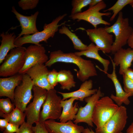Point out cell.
I'll return each mask as SVG.
<instances>
[{
    "instance_id": "cell-1",
    "label": "cell",
    "mask_w": 133,
    "mask_h": 133,
    "mask_svg": "<svg viewBox=\"0 0 133 133\" xmlns=\"http://www.w3.org/2000/svg\"><path fill=\"white\" fill-rule=\"evenodd\" d=\"M57 62L75 64L79 69L77 73V78L83 82L89 77L98 75L95 66L92 61L85 59L74 52L66 53L60 50L51 52L49 60L45 64L47 67H50Z\"/></svg>"
},
{
    "instance_id": "cell-2",
    "label": "cell",
    "mask_w": 133,
    "mask_h": 133,
    "mask_svg": "<svg viewBox=\"0 0 133 133\" xmlns=\"http://www.w3.org/2000/svg\"><path fill=\"white\" fill-rule=\"evenodd\" d=\"M67 15L66 14L60 15L53 19L51 23L45 24L43 30L40 32L33 34L16 38L15 41V44L17 47H20L27 43L40 46L41 45L40 44V42L44 41L47 43V40L50 37L53 38L55 33L59 31V27L65 24L66 21L60 24H58V23Z\"/></svg>"
},
{
    "instance_id": "cell-3",
    "label": "cell",
    "mask_w": 133,
    "mask_h": 133,
    "mask_svg": "<svg viewBox=\"0 0 133 133\" xmlns=\"http://www.w3.org/2000/svg\"><path fill=\"white\" fill-rule=\"evenodd\" d=\"M118 14L116 20L112 25L104 27L107 32L112 33L115 35V39L111 52L114 54L127 44L128 40L133 32V28L130 25L129 18L123 17L122 11Z\"/></svg>"
},
{
    "instance_id": "cell-4",
    "label": "cell",
    "mask_w": 133,
    "mask_h": 133,
    "mask_svg": "<svg viewBox=\"0 0 133 133\" xmlns=\"http://www.w3.org/2000/svg\"><path fill=\"white\" fill-rule=\"evenodd\" d=\"M26 48L18 47L11 50L0 66V76H12L18 74L25 63L24 54Z\"/></svg>"
},
{
    "instance_id": "cell-5",
    "label": "cell",
    "mask_w": 133,
    "mask_h": 133,
    "mask_svg": "<svg viewBox=\"0 0 133 133\" xmlns=\"http://www.w3.org/2000/svg\"><path fill=\"white\" fill-rule=\"evenodd\" d=\"M119 106L109 97H101L96 103L92 121L97 129L102 127L117 110Z\"/></svg>"
},
{
    "instance_id": "cell-6",
    "label": "cell",
    "mask_w": 133,
    "mask_h": 133,
    "mask_svg": "<svg viewBox=\"0 0 133 133\" xmlns=\"http://www.w3.org/2000/svg\"><path fill=\"white\" fill-rule=\"evenodd\" d=\"M62 100L54 89L47 90L46 98L40 113L39 121L43 122L49 119H59L62 112L61 105Z\"/></svg>"
},
{
    "instance_id": "cell-7",
    "label": "cell",
    "mask_w": 133,
    "mask_h": 133,
    "mask_svg": "<svg viewBox=\"0 0 133 133\" xmlns=\"http://www.w3.org/2000/svg\"><path fill=\"white\" fill-rule=\"evenodd\" d=\"M106 6V3L102 0L95 6L89 7L87 10L83 12L70 15L69 17L73 20L76 19L78 21L81 20L86 21L93 25L95 28H97V25L100 24L110 25V23L104 20L102 17H110L112 14L111 13L100 12L101 10L105 9Z\"/></svg>"
},
{
    "instance_id": "cell-8",
    "label": "cell",
    "mask_w": 133,
    "mask_h": 133,
    "mask_svg": "<svg viewBox=\"0 0 133 133\" xmlns=\"http://www.w3.org/2000/svg\"><path fill=\"white\" fill-rule=\"evenodd\" d=\"M33 101L27 107L24 111L26 117V122L32 126L39 121L41 108L46 99L47 90L33 85Z\"/></svg>"
},
{
    "instance_id": "cell-9",
    "label": "cell",
    "mask_w": 133,
    "mask_h": 133,
    "mask_svg": "<svg viewBox=\"0 0 133 133\" xmlns=\"http://www.w3.org/2000/svg\"><path fill=\"white\" fill-rule=\"evenodd\" d=\"M33 85L30 77L25 74H23L21 82L15 90L14 103L23 112H24L27 104L33 97L32 92Z\"/></svg>"
},
{
    "instance_id": "cell-10",
    "label": "cell",
    "mask_w": 133,
    "mask_h": 133,
    "mask_svg": "<svg viewBox=\"0 0 133 133\" xmlns=\"http://www.w3.org/2000/svg\"><path fill=\"white\" fill-rule=\"evenodd\" d=\"M45 47L40 46L31 45L28 47L24 54V65L18 73L23 74L30 68L37 64H44L49 59Z\"/></svg>"
},
{
    "instance_id": "cell-11",
    "label": "cell",
    "mask_w": 133,
    "mask_h": 133,
    "mask_svg": "<svg viewBox=\"0 0 133 133\" xmlns=\"http://www.w3.org/2000/svg\"><path fill=\"white\" fill-rule=\"evenodd\" d=\"M128 116L127 109L121 105L113 116L102 127L95 129L96 133H120L126 124Z\"/></svg>"
},
{
    "instance_id": "cell-12",
    "label": "cell",
    "mask_w": 133,
    "mask_h": 133,
    "mask_svg": "<svg viewBox=\"0 0 133 133\" xmlns=\"http://www.w3.org/2000/svg\"><path fill=\"white\" fill-rule=\"evenodd\" d=\"M85 31L90 40L100 50L104 53L111 52L113 35L107 32L104 27L89 29Z\"/></svg>"
},
{
    "instance_id": "cell-13",
    "label": "cell",
    "mask_w": 133,
    "mask_h": 133,
    "mask_svg": "<svg viewBox=\"0 0 133 133\" xmlns=\"http://www.w3.org/2000/svg\"><path fill=\"white\" fill-rule=\"evenodd\" d=\"M104 95V94L101 91L100 87H99L96 93L85 98L84 100L87 103L84 106H81L79 108L73 122L76 124L81 122L85 123L89 126L93 127L92 116L94 107L96 102L100 98L103 97Z\"/></svg>"
},
{
    "instance_id": "cell-14",
    "label": "cell",
    "mask_w": 133,
    "mask_h": 133,
    "mask_svg": "<svg viewBox=\"0 0 133 133\" xmlns=\"http://www.w3.org/2000/svg\"><path fill=\"white\" fill-rule=\"evenodd\" d=\"M49 70L44 64H37L29 69L25 74L31 79L33 85L47 90L52 89L48 80Z\"/></svg>"
},
{
    "instance_id": "cell-15",
    "label": "cell",
    "mask_w": 133,
    "mask_h": 133,
    "mask_svg": "<svg viewBox=\"0 0 133 133\" xmlns=\"http://www.w3.org/2000/svg\"><path fill=\"white\" fill-rule=\"evenodd\" d=\"M11 12L16 16L19 22L21 31L16 38L24 35H28L35 34L39 32L36 26V21L39 14L38 11L30 16H26L21 14L16 10L15 7H12Z\"/></svg>"
},
{
    "instance_id": "cell-16",
    "label": "cell",
    "mask_w": 133,
    "mask_h": 133,
    "mask_svg": "<svg viewBox=\"0 0 133 133\" xmlns=\"http://www.w3.org/2000/svg\"><path fill=\"white\" fill-rule=\"evenodd\" d=\"M49 133H83L84 127L70 120L66 122H58L49 119L43 122Z\"/></svg>"
},
{
    "instance_id": "cell-17",
    "label": "cell",
    "mask_w": 133,
    "mask_h": 133,
    "mask_svg": "<svg viewBox=\"0 0 133 133\" xmlns=\"http://www.w3.org/2000/svg\"><path fill=\"white\" fill-rule=\"evenodd\" d=\"M112 62L113 70L112 73L109 74L106 72L107 77L111 79L113 82L115 87L116 95L111 94L110 98L114 101L119 106L121 105L123 103L126 105H128L130 103L129 98L133 96V94L131 93L126 92L122 89L121 84L118 80L116 73V66L113 60L110 57Z\"/></svg>"
},
{
    "instance_id": "cell-18",
    "label": "cell",
    "mask_w": 133,
    "mask_h": 133,
    "mask_svg": "<svg viewBox=\"0 0 133 133\" xmlns=\"http://www.w3.org/2000/svg\"><path fill=\"white\" fill-rule=\"evenodd\" d=\"M22 77L23 74L18 73L8 77L0 78V97H6L14 102L15 90L21 82Z\"/></svg>"
},
{
    "instance_id": "cell-19",
    "label": "cell",
    "mask_w": 133,
    "mask_h": 133,
    "mask_svg": "<svg viewBox=\"0 0 133 133\" xmlns=\"http://www.w3.org/2000/svg\"><path fill=\"white\" fill-rule=\"evenodd\" d=\"M113 62L116 66H119V73L122 75L126 70L131 66L133 61V49L122 48L114 54Z\"/></svg>"
},
{
    "instance_id": "cell-20",
    "label": "cell",
    "mask_w": 133,
    "mask_h": 133,
    "mask_svg": "<svg viewBox=\"0 0 133 133\" xmlns=\"http://www.w3.org/2000/svg\"><path fill=\"white\" fill-rule=\"evenodd\" d=\"M93 86V81L90 79L83 82L79 89L77 90L68 93L58 92V93L63 96L62 100L71 97H75L78 98L79 100L83 101L85 98L91 96L98 91L97 89H92Z\"/></svg>"
},
{
    "instance_id": "cell-21",
    "label": "cell",
    "mask_w": 133,
    "mask_h": 133,
    "mask_svg": "<svg viewBox=\"0 0 133 133\" xmlns=\"http://www.w3.org/2000/svg\"><path fill=\"white\" fill-rule=\"evenodd\" d=\"M76 100H79V99L75 97H71L68 100H62L61 105L62 110L59 119L60 122H66L75 119L79 108L78 102H75L73 105V103Z\"/></svg>"
},
{
    "instance_id": "cell-22",
    "label": "cell",
    "mask_w": 133,
    "mask_h": 133,
    "mask_svg": "<svg viewBox=\"0 0 133 133\" xmlns=\"http://www.w3.org/2000/svg\"><path fill=\"white\" fill-rule=\"evenodd\" d=\"M99 49L94 43H91L88 46L87 49L82 51L76 52L74 53L76 55L81 56L84 55L86 57L96 60L103 65L104 69L102 71L105 73L107 72L110 61L108 60L102 58L99 55L98 51Z\"/></svg>"
},
{
    "instance_id": "cell-23",
    "label": "cell",
    "mask_w": 133,
    "mask_h": 133,
    "mask_svg": "<svg viewBox=\"0 0 133 133\" xmlns=\"http://www.w3.org/2000/svg\"><path fill=\"white\" fill-rule=\"evenodd\" d=\"M0 36L2 38L0 46V64L3 62L10 50L18 47L14 43L17 37L14 33H9L3 32L0 33Z\"/></svg>"
},
{
    "instance_id": "cell-24",
    "label": "cell",
    "mask_w": 133,
    "mask_h": 133,
    "mask_svg": "<svg viewBox=\"0 0 133 133\" xmlns=\"http://www.w3.org/2000/svg\"><path fill=\"white\" fill-rule=\"evenodd\" d=\"M57 80L61 85V88L63 90H70L76 86L74 76L69 70H62L58 72Z\"/></svg>"
},
{
    "instance_id": "cell-25",
    "label": "cell",
    "mask_w": 133,
    "mask_h": 133,
    "mask_svg": "<svg viewBox=\"0 0 133 133\" xmlns=\"http://www.w3.org/2000/svg\"><path fill=\"white\" fill-rule=\"evenodd\" d=\"M58 31L60 33L66 35L70 39L74 49L82 51L87 49L88 46L84 44L75 34L72 32L65 25L62 26Z\"/></svg>"
},
{
    "instance_id": "cell-26",
    "label": "cell",
    "mask_w": 133,
    "mask_h": 133,
    "mask_svg": "<svg viewBox=\"0 0 133 133\" xmlns=\"http://www.w3.org/2000/svg\"><path fill=\"white\" fill-rule=\"evenodd\" d=\"M0 116L7 119L9 123L18 126L21 125L25 122L26 115L19 109L15 107L14 109L11 113L7 114H0Z\"/></svg>"
},
{
    "instance_id": "cell-27",
    "label": "cell",
    "mask_w": 133,
    "mask_h": 133,
    "mask_svg": "<svg viewBox=\"0 0 133 133\" xmlns=\"http://www.w3.org/2000/svg\"><path fill=\"white\" fill-rule=\"evenodd\" d=\"M128 4L131 6L133 5V0H118L112 6L103 11L105 12L108 11H112L113 14L110 17L109 21H113L116 16L125 6Z\"/></svg>"
},
{
    "instance_id": "cell-28",
    "label": "cell",
    "mask_w": 133,
    "mask_h": 133,
    "mask_svg": "<svg viewBox=\"0 0 133 133\" xmlns=\"http://www.w3.org/2000/svg\"><path fill=\"white\" fill-rule=\"evenodd\" d=\"M15 105L7 98L0 99V114H7L11 112L15 109Z\"/></svg>"
},
{
    "instance_id": "cell-29",
    "label": "cell",
    "mask_w": 133,
    "mask_h": 133,
    "mask_svg": "<svg viewBox=\"0 0 133 133\" xmlns=\"http://www.w3.org/2000/svg\"><path fill=\"white\" fill-rule=\"evenodd\" d=\"M92 0H73L71 1L72 8L71 15L82 12L84 7L89 5Z\"/></svg>"
},
{
    "instance_id": "cell-30",
    "label": "cell",
    "mask_w": 133,
    "mask_h": 133,
    "mask_svg": "<svg viewBox=\"0 0 133 133\" xmlns=\"http://www.w3.org/2000/svg\"><path fill=\"white\" fill-rule=\"evenodd\" d=\"M39 1V0H20L18 3L20 7L25 10L35 8Z\"/></svg>"
},
{
    "instance_id": "cell-31",
    "label": "cell",
    "mask_w": 133,
    "mask_h": 133,
    "mask_svg": "<svg viewBox=\"0 0 133 133\" xmlns=\"http://www.w3.org/2000/svg\"><path fill=\"white\" fill-rule=\"evenodd\" d=\"M58 72L55 69L49 71L48 76V81L52 89L57 85V77Z\"/></svg>"
},
{
    "instance_id": "cell-32",
    "label": "cell",
    "mask_w": 133,
    "mask_h": 133,
    "mask_svg": "<svg viewBox=\"0 0 133 133\" xmlns=\"http://www.w3.org/2000/svg\"><path fill=\"white\" fill-rule=\"evenodd\" d=\"M122 76L124 91L127 93H131L133 94V81L125 74H123Z\"/></svg>"
},
{
    "instance_id": "cell-33",
    "label": "cell",
    "mask_w": 133,
    "mask_h": 133,
    "mask_svg": "<svg viewBox=\"0 0 133 133\" xmlns=\"http://www.w3.org/2000/svg\"><path fill=\"white\" fill-rule=\"evenodd\" d=\"M32 127L34 133H49L46 130L43 122L39 121Z\"/></svg>"
},
{
    "instance_id": "cell-34",
    "label": "cell",
    "mask_w": 133,
    "mask_h": 133,
    "mask_svg": "<svg viewBox=\"0 0 133 133\" xmlns=\"http://www.w3.org/2000/svg\"><path fill=\"white\" fill-rule=\"evenodd\" d=\"M32 127V126L29 125L25 121L20 125L19 131L15 133H34Z\"/></svg>"
},
{
    "instance_id": "cell-35",
    "label": "cell",
    "mask_w": 133,
    "mask_h": 133,
    "mask_svg": "<svg viewBox=\"0 0 133 133\" xmlns=\"http://www.w3.org/2000/svg\"><path fill=\"white\" fill-rule=\"evenodd\" d=\"M19 126L13 123H9L3 133H14L17 132L19 130Z\"/></svg>"
},
{
    "instance_id": "cell-36",
    "label": "cell",
    "mask_w": 133,
    "mask_h": 133,
    "mask_svg": "<svg viewBox=\"0 0 133 133\" xmlns=\"http://www.w3.org/2000/svg\"><path fill=\"white\" fill-rule=\"evenodd\" d=\"M9 123L8 120L6 118L0 119V130L3 132Z\"/></svg>"
},
{
    "instance_id": "cell-37",
    "label": "cell",
    "mask_w": 133,
    "mask_h": 133,
    "mask_svg": "<svg viewBox=\"0 0 133 133\" xmlns=\"http://www.w3.org/2000/svg\"><path fill=\"white\" fill-rule=\"evenodd\" d=\"M125 74L129 78L133 81V70L130 68L127 69L125 71Z\"/></svg>"
},
{
    "instance_id": "cell-38",
    "label": "cell",
    "mask_w": 133,
    "mask_h": 133,
    "mask_svg": "<svg viewBox=\"0 0 133 133\" xmlns=\"http://www.w3.org/2000/svg\"><path fill=\"white\" fill-rule=\"evenodd\" d=\"M127 44L130 48L133 49V32L128 40Z\"/></svg>"
},
{
    "instance_id": "cell-39",
    "label": "cell",
    "mask_w": 133,
    "mask_h": 133,
    "mask_svg": "<svg viewBox=\"0 0 133 133\" xmlns=\"http://www.w3.org/2000/svg\"><path fill=\"white\" fill-rule=\"evenodd\" d=\"M102 0H92L89 5V7H91L95 6Z\"/></svg>"
},
{
    "instance_id": "cell-40",
    "label": "cell",
    "mask_w": 133,
    "mask_h": 133,
    "mask_svg": "<svg viewBox=\"0 0 133 133\" xmlns=\"http://www.w3.org/2000/svg\"><path fill=\"white\" fill-rule=\"evenodd\" d=\"M126 133H133V121L127 129Z\"/></svg>"
},
{
    "instance_id": "cell-41",
    "label": "cell",
    "mask_w": 133,
    "mask_h": 133,
    "mask_svg": "<svg viewBox=\"0 0 133 133\" xmlns=\"http://www.w3.org/2000/svg\"><path fill=\"white\" fill-rule=\"evenodd\" d=\"M83 133H96L92 129L87 128L84 129Z\"/></svg>"
},
{
    "instance_id": "cell-42",
    "label": "cell",
    "mask_w": 133,
    "mask_h": 133,
    "mask_svg": "<svg viewBox=\"0 0 133 133\" xmlns=\"http://www.w3.org/2000/svg\"><path fill=\"white\" fill-rule=\"evenodd\" d=\"M132 6V8H133V5H132V6Z\"/></svg>"
},
{
    "instance_id": "cell-43",
    "label": "cell",
    "mask_w": 133,
    "mask_h": 133,
    "mask_svg": "<svg viewBox=\"0 0 133 133\" xmlns=\"http://www.w3.org/2000/svg\"><path fill=\"white\" fill-rule=\"evenodd\" d=\"M120 133H123V132H121Z\"/></svg>"
}]
</instances>
